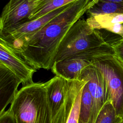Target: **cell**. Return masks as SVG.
Wrapping results in <instances>:
<instances>
[{
  "mask_svg": "<svg viewBox=\"0 0 123 123\" xmlns=\"http://www.w3.org/2000/svg\"><path fill=\"white\" fill-rule=\"evenodd\" d=\"M99 0H78L71 3L39 31L13 47L36 70L51 69L62 40L72 26Z\"/></svg>",
  "mask_w": 123,
  "mask_h": 123,
  "instance_id": "6da1fadb",
  "label": "cell"
},
{
  "mask_svg": "<svg viewBox=\"0 0 123 123\" xmlns=\"http://www.w3.org/2000/svg\"><path fill=\"white\" fill-rule=\"evenodd\" d=\"M15 123H52L44 83H33L18 90L9 109Z\"/></svg>",
  "mask_w": 123,
  "mask_h": 123,
  "instance_id": "7a4b0ae2",
  "label": "cell"
},
{
  "mask_svg": "<svg viewBox=\"0 0 123 123\" xmlns=\"http://www.w3.org/2000/svg\"><path fill=\"white\" fill-rule=\"evenodd\" d=\"M109 43L99 30L92 28L86 20L80 19L72 26L62 40L55 62Z\"/></svg>",
  "mask_w": 123,
  "mask_h": 123,
  "instance_id": "3957f363",
  "label": "cell"
},
{
  "mask_svg": "<svg viewBox=\"0 0 123 123\" xmlns=\"http://www.w3.org/2000/svg\"><path fill=\"white\" fill-rule=\"evenodd\" d=\"M93 64L104 78L107 101L111 102L117 116L123 120V63L110 54L96 58Z\"/></svg>",
  "mask_w": 123,
  "mask_h": 123,
  "instance_id": "277c9868",
  "label": "cell"
},
{
  "mask_svg": "<svg viewBox=\"0 0 123 123\" xmlns=\"http://www.w3.org/2000/svg\"><path fill=\"white\" fill-rule=\"evenodd\" d=\"M114 54L113 47L109 44L84 51L67 59L55 62L51 70L55 75L67 80L78 79L82 71L92 64L96 59L101 56Z\"/></svg>",
  "mask_w": 123,
  "mask_h": 123,
  "instance_id": "5b68a950",
  "label": "cell"
},
{
  "mask_svg": "<svg viewBox=\"0 0 123 123\" xmlns=\"http://www.w3.org/2000/svg\"><path fill=\"white\" fill-rule=\"evenodd\" d=\"M86 83L82 78L67 80L63 102L52 118V123H80L81 97Z\"/></svg>",
  "mask_w": 123,
  "mask_h": 123,
  "instance_id": "8992f818",
  "label": "cell"
},
{
  "mask_svg": "<svg viewBox=\"0 0 123 123\" xmlns=\"http://www.w3.org/2000/svg\"><path fill=\"white\" fill-rule=\"evenodd\" d=\"M72 3L52 11L38 18L27 21L9 30L0 33V38L15 47L39 31L51 20L66 10Z\"/></svg>",
  "mask_w": 123,
  "mask_h": 123,
  "instance_id": "52a82bcc",
  "label": "cell"
},
{
  "mask_svg": "<svg viewBox=\"0 0 123 123\" xmlns=\"http://www.w3.org/2000/svg\"><path fill=\"white\" fill-rule=\"evenodd\" d=\"M0 63L12 71L21 81L23 86L31 84L36 70L29 65L14 49L0 38Z\"/></svg>",
  "mask_w": 123,
  "mask_h": 123,
  "instance_id": "ba28073f",
  "label": "cell"
},
{
  "mask_svg": "<svg viewBox=\"0 0 123 123\" xmlns=\"http://www.w3.org/2000/svg\"><path fill=\"white\" fill-rule=\"evenodd\" d=\"M79 78L84 79L87 82L86 84L93 102L91 123H94L99 111L107 101L104 78L98 68L92 64L82 71Z\"/></svg>",
  "mask_w": 123,
  "mask_h": 123,
  "instance_id": "9c48e42d",
  "label": "cell"
},
{
  "mask_svg": "<svg viewBox=\"0 0 123 123\" xmlns=\"http://www.w3.org/2000/svg\"><path fill=\"white\" fill-rule=\"evenodd\" d=\"M44 0H23L15 5L4 7L0 18V33L29 21L33 12Z\"/></svg>",
  "mask_w": 123,
  "mask_h": 123,
  "instance_id": "30bf717a",
  "label": "cell"
},
{
  "mask_svg": "<svg viewBox=\"0 0 123 123\" xmlns=\"http://www.w3.org/2000/svg\"><path fill=\"white\" fill-rule=\"evenodd\" d=\"M20 83L21 80L12 71L0 63V114L14 99Z\"/></svg>",
  "mask_w": 123,
  "mask_h": 123,
  "instance_id": "8fae6325",
  "label": "cell"
},
{
  "mask_svg": "<svg viewBox=\"0 0 123 123\" xmlns=\"http://www.w3.org/2000/svg\"><path fill=\"white\" fill-rule=\"evenodd\" d=\"M66 82L65 79L55 75L44 83L52 118L63 102Z\"/></svg>",
  "mask_w": 123,
  "mask_h": 123,
  "instance_id": "7c38bea8",
  "label": "cell"
},
{
  "mask_svg": "<svg viewBox=\"0 0 123 123\" xmlns=\"http://www.w3.org/2000/svg\"><path fill=\"white\" fill-rule=\"evenodd\" d=\"M92 28L100 30L115 23H123V13L89 16L86 20Z\"/></svg>",
  "mask_w": 123,
  "mask_h": 123,
  "instance_id": "4fadbf2b",
  "label": "cell"
},
{
  "mask_svg": "<svg viewBox=\"0 0 123 123\" xmlns=\"http://www.w3.org/2000/svg\"><path fill=\"white\" fill-rule=\"evenodd\" d=\"M78 0H44L33 12L29 21L41 17L49 12Z\"/></svg>",
  "mask_w": 123,
  "mask_h": 123,
  "instance_id": "5bb4252c",
  "label": "cell"
},
{
  "mask_svg": "<svg viewBox=\"0 0 123 123\" xmlns=\"http://www.w3.org/2000/svg\"><path fill=\"white\" fill-rule=\"evenodd\" d=\"M89 16L114 13H123V3L103 1L99 0L87 12Z\"/></svg>",
  "mask_w": 123,
  "mask_h": 123,
  "instance_id": "9a60e30c",
  "label": "cell"
},
{
  "mask_svg": "<svg viewBox=\"0 0 123 123\" xmlns=\"http://www.w3.org/2000/svg\"><path fill=\"white\" fill-rule=\"evenodd\" d=\"M92 113V99L86 83L84 87L81 97L79 115L80 123H91Z\"/></svg>",
  "mask_w": 123,
  "mask_h": 123,
  "instance_id": "2e32d148",
  "label": "cell"
},
{
  "mask_svg": "<svg viewBox=\"0 0 123 123\" xmlns=\"http://www.w3.org/2000/svg\"><path fill=\"white\" fill-rule=\"evenodd\" d=\"M119 117L111 102L107 100L99 111L94 123H116Z\"/></svg>",
  "mask_w": 123,
  "mask_h": 123,
  "instance_id": "e0dca14e",
  "label": "cell"
},
{
  "mask_svg": "<svg viewBox=\"0 0 123 123\" xmlns=\"http://www.w3.org/2000/svg\"><path fill=\"white\" fill-rule=\"evenodd\" d=\"M114 51V56L122 63H123V38L111 43Z\"/></svg>",
  "mask_w": 123,
  "mask_h": 123,
  "instance_id": "ac0fdd59",
  "label": "cell"
},
{
  "mask_svg": "<svg viewBox=\"0 0 123 123\" xmlns=\"http://www.w3.org/2000/svg\"><path fill=\"white\" fill-rule=\"evenodd\" d=\"M104 29L118 35L123 38V23H115L106 27Z\"/></svg>",
  "mask_w": 123,
  "mask_h": 123,
  "instance_id": "d6986e66",
  "label": "cell"
},
{
  "mask_svg": "<svg viewBox=\"0 0 123 123\" xmlns=\"http://www.w3.org/2000/svg\"><path fill=\"white\" fill-rule=\"evenodd\" d=\"M0 123H15L14 117L9 109L0 114Z\"/></svg>",
  "mask_w": 123,
  "mask_h": 123,
  "instance_id": "ffe728a7",
  "label": "cell"
},
{
  "mask_svg": "<svg viewBox=\"0 0 123 123\" xmlns=\"http://www.w3.org/2000/svg\"><path fill=\"white\" fill-rule=\"evenodd\" d=\"M22 0H10L6 4V5L4 7H6V8L12 7V6L15 5V4L19 3L20 2H21Z\"/></svg>",
  "mask_w": 123,
  "mask_h": 123,
  "instance_id": "44dd1931",
  "label": "cell"
},
{
  "mask_svg": "<svg viewBox=\"0 0 123 123\" xmlns=\"http://www.w3.org/2000/svg\"><path fill=\"white\" fill-rule=\"evenodd\" d=\"M100 0L103 1L117 3H123V0Z\"/></svg>",
  "mask_w": 123,
  "mask_h": 123,
  "instance_id": "7402d4cb",
  "label": "cell"
},
{
  "mask_svg": "<svg viewBox=\"0 0 123 123\" xmlns=\"http://www.w3.org/2000/svg\"><path fill=\"white\" fill-rule=\"evenodd\" d=\"M116 123H123V120L122 119L119 117Z\"/></svg>",
  "mask_w": 123,
  "mask_h": 123,
  "instance_id": "603a6c76",
  "label": "cell"
}]
</instances>
